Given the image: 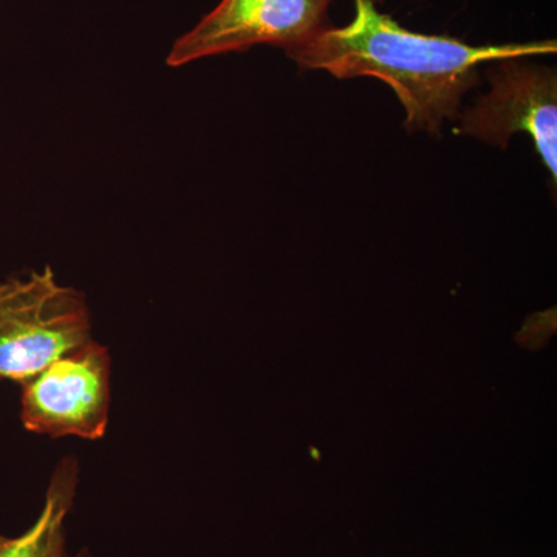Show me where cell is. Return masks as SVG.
<instances>
[{"mask_svg":"<svg viewBox=\"0 0 557 557\" xmlns=\"http://www.w3.org/2000/svg\"><path fill=\"white\" fill-rule=\"evenodd\" d=\"M332 0H220L168 54L170 67L255 46L287 50L324 27Z\"/></svg>","mask_w":557,"mask_h":557,"instance_id":"5b68a950","label":"cell"},{"mask_svg":"<svg viewBox=\"0 0 557 557\" xmlns=\"http://www.w3.org/2000/svg\"><path fill=\"white\" fill-rule=\"evenodd\" d=\"M522 60L491 62L486 75L491 90L465 112L457 132L502 149L512 135H530L556 185V70Z\"/></svg>","mask_w":557,"mask_h":557,"instance_id":"277c9868","label":"cell"},{"mask_svg":"<svg viewBox=\"0 0 557 557\" xmlns=\"http://www.w3.org/2000/svg\"><path fill=\"white\" fill-rule=\"evenodd\" d=\"M79 485L78 458L58 461L47 487L42 511L20 536L0 533V557H64L67 555L65 523Z\"/></svg>","mask_w":557,"mask_h":557,"instance_id":"8992f818","label":"cell"},{"mask_svg":"<svg viewBox=\"0 0 557 557\" xmlns=\"http://www.w3.org/2000/svg\"><path fill=\"white\" fill-rule=\"evenodd\" d=\"M64 557H91L89 549L83 548L79 553H76V555H65Z\"/></svg>","mask_w":557,"mask_h":557,"instance_id":"52a82bcc","label":"cell"},{"mask_svg":"<svg viewBox=\"0 0 557 557\" xmlns=\"http://www.w3.org/2000/svg\"><path fill=\"white\" fill-rule=\"evenodd\" d=\"M556 40L471 46L449 36L423 35L381 13L373 0H355L346 27H321L285 50L300 69L324 70L339 79L372 76L397 94L405 126L438 135L458 116L461 98L479 83V67L502 60L547 57Z\"/></svg>","mask_w":557,"mask_h":557,"instance_id":"6da1fadb","label":"cell"},{"mask_svg":"<svg viewBox=\"0 0 557 557\" xmlns=\"http://www.w3.org/2000/svg\"><path fill=\"white\" fill-rule=\"evenodd\" d=\"M90 339L86 296L50 267L0 282V381L25 383Z\"/></svg>","mask_w":557,"mask_h":557,"instance_id":"7a4b0ae2","label":"cell"},{"mask_svg":"<svg viewBox=\"0 0 557 557\" xmlns=\"http://www.w3.org/2000/svg\"><path fill=\"white\" fill-rule=\"evenodd\" d=\"M109 348L94 338L21 384V421L51 438L100 440L110 412Z\"/></svg>","mask_w":557,"mask_h":557,"instance_id":"3957f363","label":"cell"}]
</instances>
